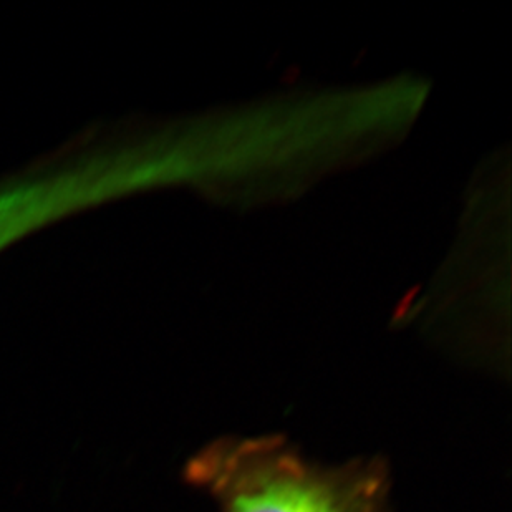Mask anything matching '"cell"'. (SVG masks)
I'll list each match as a JSON object with an SVG mask.
<instances>
[{"label":"cell","instance_id":"cell-1","mask_svg":"<svg viewBox=\"0 0 512 512\" xmlns=\"http://www.w3.org/2000/svg\"><path fill=\"white\" fill-rule=\"evenodd\" d=\"M219 512H392V476L380 456L320 464L285 436H229L184 469Z\"/></svg>","mask_w":512,"mask_h":512}]
</instances>
